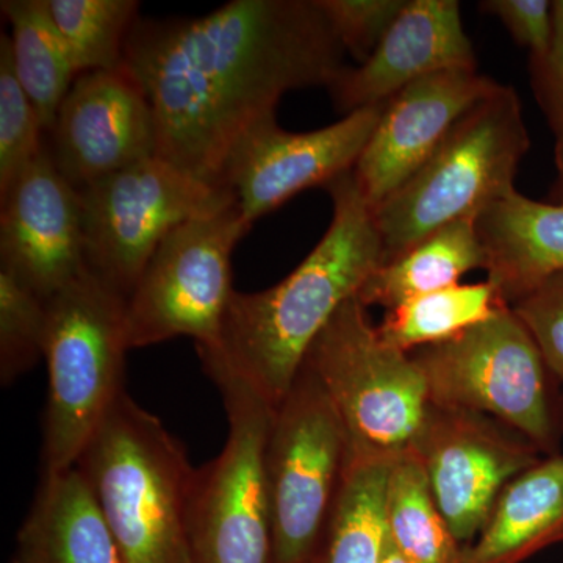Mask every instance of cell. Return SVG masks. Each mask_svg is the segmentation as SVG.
Listing matches in <instances>:
<instances>
[{
	"mask_svg": "<svg viewBox=\"0 0 563 563\" xmlns=\"http://www.w3.org/2000/svg\"><path fill=\"white\" fill-rule=\"evenodd\" d=\"M413 358L437 409L488 413L533 442L551 439L543 357L510 307Z\"/></svg>",
	"mask_w": 563,
	"mask_h": 563,
	"instance_id": "cell-11",
	"label": "cell"
},
{
	"mask_svg": "<svg viewBox=\"0 0 563 563\" xmlns=\"http://www.w3.org/2000/svg\"><path fill=\"white\" fill-rule=\"evenodd\" d=\"M380 563H409V561H407V559L396 550L390 537H388L387 550H385V554Z\"/></svg>",
	"mask_w": 563,
	"mask_h": 563,
	"instance_id": "cell-33",
	"label": "cell"
},
{
	"mask_svg": "<svg viewBox=\"0 0 563 563\" xmlns=\"http://www.w3.org/2000/svg\"><path fill=\"white\" fill-rule=\"evenodd\" d=\"M477 68L457 0H407L373 54L328 88L340 113L380 106L413 81L442 70Z\"/></svg>",
	"mask_w": 563,
	"mask_h": 563,
	"instance_id": "cell-17",
	"label": "cell"
},
{
	"mask_svg": "<svg viewBox=\"0 0 563 563\" xmlns=\"http://www.w3.org/2000/svg\"><path fill=\"white\" fill-rule=\"evenodd\" d=\"M38 111L14 70L10 36L0 35V195L43 152Z\"/></svg>",
	"mask_w": 563,
	"mask_h": 563,
	"instance_id": "cell-27",
	"label": "cell"
},
{
	"mask_svg": "<svg viewBox=\"0 0 563 563\" xmlns=\"http://www.w3.org/2000/svg\"><path fill=\"white\" fill-rule=\"evenodd\" d=\"M0 202V272L47 301L87 268L79 191L44 147Z\"/></svg>",
	"mask_w": 563,
	"mask_h": 563,
	"instance_id": "cell-15",
	"label": "cell"
},
{
	"mask_svg": "<svg viewBox=\"0 0 563 563\" xmlns=\"http://www.w3.org/2000/svg\"><path fill=\"white\" fill-rule=\"evenodd\" d=\"M77 74L122 68L125 44L139 22L135 0H47Z\"/></svg>",
	"mask_w": 563,
	"mask_h": 563,
	"instance_id": "cell-26",
	"label": "cell"
},
{
	"mask_svg": "<svg viewBox=\"0 0 563 563\" xmlns=\"http://www.w3.org/2000/svg\"><path fill=\"white\" fill-rule=\"evenodd\" d=\"M510 309L531 333L544 365L563 383V272L537 285Z\"/></svg>",
	"mask_w": 563,
	"mask_h": 563,
	"instance_id": "cell-31",
	"label": "cell"
},
{
	"mask_svg": "<svg viewBox=\"0 0 563 563\" xmlns=\"http://www.w3.org/2000/svg\"><path fill=\"white\" fill-rule=\"evenodd\" d=\"M563 542V457L539 462L507 485L462 563H520Z\"/></svg>",
	"mask_w": 563,
	"mask_h": 563,
	"instance_id": "cell-20",
	"label": "cell"
},
{
	"mask_svg": "<svg viewBox=\"0 0 563 563\" xmlns=\"http://www.w3.org/2000/svg\"><path fill=\"white\" fill-rule=\"evenodd\" d=\"M344 52L317 0H232L201 18H140L122 66L154 111L155 155L222 188L244 133L285 92L331 87Z\"/></svg>",
	"mask_w": 563,
	"mask_h": 563,
	"instance_id": "cell-1",
	"label": "cell"
},
{
	"mask_svg": "<svg viewBox=\"0 0 563 563\" xmlns=\"http://www.w3.org/2000/svg\"><path fill=\"white\" fill-rule=\"evenodd\" d=\"M481 10L503 22L518 46L531 57L548 54L553 44V2L550 0H485Z\"/></svg>",
	"mask_w": 563,
	"mask_h": 563,
	"instance_id": "cell-32",
	"label": "cell"
},
{
	"mask_svg": "<svg viewBox=\"0 0 563 563\" xmlns=\"http://www.w3.org/2000/svg\"><path fill=\"white\" fill-rule=\"evenodd\" d=\"M529 147L520 98L501 85L466 111L424 165L373 210L384 263L451 222L479 218L509 195Z\"/></svg>",
	"mask_w": 563,
	"mask_h": 563,
	"instance_id": "cell-4",
	"label": "cell"
},
{
	"mask_svg": "<svg viewBox=\"0 0 563 563\" xmlns=\"http://www.w3.org/2000/svg\"><path fill=\"white\" fill-rule=\"evenodd\" d=\"M395 459L350 450L325 526L322 563L383 561L388 543V483Z\"/></svg>",
	"mask_w": 563,
	"mask_h": 563,
	"instance_id": "cell-22",
	"label": "cell"
},
{
	"mask_svg": "<svg viewBox=\"0 0 563 563\" xmlns=\"http://www.w3.org/2000/svg\"><path fill=\"white\" fill-rule=\"evenodd\" d=\"M13 563H122L101 507L76 466L43 474Z\"/></svg>",
	"mask_w": 563,
	"mask_h": 563,
	"instance_id": "cell-18",
	"label": "cell"
},
{
	"mask_svg": "<svg viewBox=\"0 0 563 563\" xmlns=\"http://www.w3.org/2000/svg\"><path fill=\"white\" fill-rule=\"evenodd\" d=\"M331 225L295 272L268 290L233 291L217 342L196 347L203 369L220 368L279 406L307 352L347 299L384 263L383 240L354 173L325 187Z\"/></svg>",
	"mask_w": 563,
	"mask_h": 563,
	"instance_id": "cell-2",
	"label": "cell"
},
{
	"mask_svg": "<svg viewBox=\"0 0 563 563\" xmlns=\"http://www.w3.org/2000/svg\"><path fill=\"white\" fill-rule=\"evenodd\" d=\"M554 36L548 54L529 58L533 98L554 139L555 176L547 202L563 206V0L553 2Z\"/></svg>",
	"mask_w": 563,
	"mask_h": 563,
	"instance_id": "cell-29",
	"label": "cell"
},
{
	"mask_svg": "<svg viewBox=\"0 0 563 563\" xmlns=\"http://www.w3.org/2000/svg\"><path fill=\"white\" fill-rule=\"evenodd\" d=\"M52 161L76 190L154 157V111L124 69L80 74L49 132Z\"/></svg>",
	"mask_w": 563,
	"mask_h": 563,
	"instance_id": "cell-14",
	"label": "cell"
},
{
	"mask_svg": "<svg viewBox=\"0 0 563 563\" xmlns=\"http://www.w3.org/2000/svg\"><path fill=\"white\" fill-rule=\"evenodd\" d=\"M507 306L493 282L453 285L387 310L377 331L404 352L446 342Z\"/></svg>",
	"mask_w": 563,
	"mask_h": 563,
	"instance_id": "cell-25",
	"label": "cell"
},
{
	"mask_svg": "<svg viewBox=\"0 0 563 563\" xmlns=\"http://www.w3.org/2000/svg\"><path fill=\"white\" fill-rule=\"evenodd\" d=\"M385 106L352 111L342 121L312 132H288L274 114L265 118L233 146L221 187L235 195L244 220L254 224L307 188L328 187L352 172Z\"/></svg>",
	"mask_w": 563,
	"mask_h": 563,
	"instance_id": "cell-12",
	"label": "cell"
},
{
	"mask_svg": "<svg viewBox=\"0 0 563 563\" xmlns=\"http://www.w3.org/2000/svg\"><path fill=\"white\" fill-rule=\"evenodd\" d=\"M239 202L173 229L128 299L129 350L190 336L211 346L233 295L232 254L250 232Z\"/></svg>",
	"mask_w": 563,
	"mask_h": 563,
	"instance_id": "cell-10",
	"label": "cell"
},
{
	"mask_svg": "<svg viewBox=\"0 0 563 563\" xmlns=\"http://www.w3.org/2000/svg\"><path fill=\"white\" fill-rule=\"evenodd\" d=\"M344 51L365 62L401 13L407 0H317Z\"/></svg>",
	"mask_w": 563,
	"mask_h": 563,
	"instance_id": "cell-30",
	"label": "cell"
},
{
	"mask_svg": "<svg viewBox=\"0 0 563 563\" xmlns=\"http://www.w3.org/2000/svg\"><path fill=\"white\" fill-rule=\"evenodd\" d=\"M413 450L459 543L483 532L504 488L539 463L531 450L495 431L479 415L433 406Z\"/></svg>",
	"mask_w": 563,
	"mask_h": 563,
	"instance_id": "cell-13",
	"label": "cell"
},
{
	"mask_svg": "<svg viewBox=\"0 0 563 563\" xmlns=\"http://www.w3.org/2000/svg\"><path fill=\"white\" fill-rule=\"evenodd\" d=\"M77 191L87 268L125 299L173 229L236 202L157 155Z\"/></svg>",
	"mask_w": 563,
	"mask_h": 563,
	"instance_id": "cell-9",
	"label": "cell"
},
{
	"mask_svg": "<svg viewBox=\"0 0 563 563\" xmlns=\"http://www.w3.org/2000/svg\"><path fill=\"white\" fill-rule=\"evenodd\" d=\"M474 269L487 272V254L477 232V218H465L383 263L363 284L357 298L365 307L391 310L418 296L453 287Z\"/></svg>",
	"mask_w": 563,
	"mask_h": 563,
	"instance_id": "cell-21",
	"label": "cell"
},
{
	"mask_svg": "<svg viewBox=\"0 0 563 563\" xmlns=\"http://www.w3.org/2000/svg\"><path fill=\"white\" fill-rule=\"evenodd\" d=\"M499 88L477 68H457L413 81L393 96L352 169L369 209L409 180L455 122Z\"/></svg>",
	"mask_w": 563,
	"mask_h": 563,
	"instance_id": "cell-16",
	"label": "cell"
},
{
	"mask_svg": "<svg viewBox=\"0 0 563 563\" xmlns=\"http://www.w3.org/2000/svg\"><path fill=\"white\" fill-rule=\"evenodd\" d=\"M0 5L11 25L18 79L38 111L44 132H51L79 74L47 0H3Z\"/></svg>",
	"mask_w": 563,
	"mask_h": 563,
	"instance_id": "cell-23",
	"label": "cell"
},
{
	"mask_svg": "<svg viewBox=\"0 0 563 563\" xmlns=\"http://www.w3.org/2000/svg\"><path fill=\"white\" fill-rule=\"evenodd\" d=\"M203 372L221 393L229 432L221 454L192 476L190 563H273L265 450L276 407L224 369Z\"/></svg>",
	"mask_w": 563,
	"mask_h": 563,
	"instance_id": "cell-7",
	"label": "cell"
},
{
	"mask_svg": "<svg viewBox=\"0 0 563 563\" xmlns=\"http://www.w3.org/2000/svg\"><path fill=\"white\" fill-rule=\"evenodd\" d=\"M303 363L342 417L351 451L398 455L420 439L432 410L424 374L383 339L357 296L333 314Z\"/></svg>",
	"mask_w": 563,
	"mask_h": 563,
	"instance_id": "cell-6",
	"label": "cell"
},
{
	"mask_svg": "<svg viewBox=\"0 0 563 563\" xmlns=\"http://www.w3.org/2000/svg\"><path fill=\"white\" fill-rule=\"evenodd\" d=\"M46 301L0 272V383L10 385L43 358Z\"/></svg>",
	"mask_w": 563,
	"mask_h": 563,
	"instance_id": "cell-28",
	"label": "cell"
},
{
	"mask_svg": "<svg viewBox=\"0 0 563 563\" xmlns=\"http://www.w3.org/2000/svg\"><path fill=\"white\" fill-rule=\"evenodd\" d=\"M122 563H190L187 514L195 468L155 415L122 391L76 462Z\"/></svg>",
	"mask_w": 563,
	"mask_h": 563,
	"instance_id": "cell-3",
	"label": "cell"
},
{
	"mask_svg": "<svg viewBox=\"0 0 563 563\" xmlns=\"http://www.w3.org/2000/svg\"><path fill=\"white\" fill-rule=\"evenodd\" d=\"M488 280L507 306L563 272V206L512 190L477 218Z\"/></svg>",
	"mask_w": 563,
	"mask_h": 563,
	"instance_id": "cell-19",
	"label": "cell"
},
{
	"mask_svg": "<svg viewBox=\"0 0 563 563\" xmlns=\"http://www.w3.org/2000/svg\"><path fill=\"white\" fill-rule=\"evenodd\" d=\"M350 454L342 417L303 363L274 410L265 450L273 563H310Z\"/></svg>",
	"mask_w": 563,
	"mask_h": 563,
	"instance_id": "cell-8",
	"label": "cell"
},
{
	"mask_svg": "<svg viewBox=\"0 0 563 563\" xmlns=\"http://www.w3.org/2000/svg\"><path fill=\"white\" fill-rule=\"evenodd\" d=\"M388 537L409 563H462L463 553L448 528L420 455L413 448L396 455L387 499Z\"/></svg>",
	"mask_w": 563,
	"mask_h": 563,
	"instance_id": "cell-24",
	"label": "cell"
},
{
	"mask_svg": "<svg viewBox=\"0 0 563 563\" xmlns=\"http://www.w3.org/2000/svg\"><path fill=\"white\" fill-rule=\"evenodd\" d=\"M128 299L90 269L46 301L43 474L73 468L124 388Z\"/></svg>",
	"mask_w": 563,
	"mask_h": 563,
	"instance_id": "cell-5",
	"label": "cell"
}]
</instances>
